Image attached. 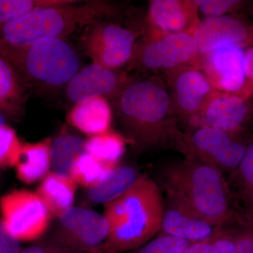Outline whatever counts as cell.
<instances>
[{"instance_id": "7402d4cb", "label": "cell", "mask_w": 253, "mask_h": 253, "mask_svg": "<svg viewBox=\"0 0 253 253\" xmlns=\"http://www.w3.org/2000/svg\"><path fill=\"white\" fill-rule=\"evenodd\" d=\"M141 176L136 168L118 165L104 180L88 188L86 196L91 202L105 206L125 194Z\"/></svg>"}, {"instance_id": "8992f818", "label": "cell", "mask_w": 253, "mask_h": 253, "mask_svg": "<svg viewBox=\"0 0 253 253\" xmlns=\"http://www.w3.org/2000/svg\"><path fill=\"white\" fill-rule=\"evenodd\" d=\"M0 219L15 239L29 242L45 234L53 218L36 192L16 189L0 197Z\"/></svg>"}, {"instance_id": "30bf717a", "label": "cell", "mask_w": 253, "mask_h": 253, "mask_svg": "<svg viewBox=\"0 0 253 253\" xmlns=\"http://www.w3.org/2000/svg\"><path fill=\"white\" fill-rule=\"evenodd\" d=\"M198 56L197 44L191 32L152 38L134 55L141 67L152 71H176L188 66Z\"/></svg>"}, {"instance_id": "d590c367", "label": "cell", "mask_w": 253, "mask_h": 253, "mask_svg": "<svg viewBox=\"0 0 253 253\" xmlns=\"http://www.w3.org/2000/svg\"><path fill=\"white\" fill-rule=\"evenodd\" d=\"M184 253H218L212 241L191 244Z\"/></svg>"}, {"instance_id": "ffe728a7", "label": "cell", "mask_w": 253, "mask_h": 253, "mask_svg": "<svg viewBox=\"0 0 253 253\" xmlns=\"http://www.w3.org/2000/svg\"><path fill=\"white\" fill-rule=\"evenodd\" d=\"M26 89L12 66L0 56V111L9 119H20L24 114Z\"/></svg>"}, {"instance_id": "d4e9b609", "label": "cell", "mask_w": 253, "mask_h": 253, "mask_svg": "<svg viewBox=\"0 0 253 253\" xmlns=\"http://www.w3.org/2000/svg\"><path fill=\"white\" fill-rule=\"evenodd\" d=\"M85 151L101 162L118 166V161L126 151V143L122 136L109 130L104 134L90 136L86 140Z\"/></svg>"}, {"instance_id": "5bb4252c", "label": "cell", "mask_w": 253, "mask_h": 253, "mask_svg": "<svg viewBox=\"0 0 253 253\" xmlns=\"http://www.w3.org/2000/svg\"><path fill=\"white\" fill-rule=\"evenodd\" d=\"M126 81L115 70L92 63L79 70L68 82L66 97L74 105L95 97H116Z\"/></svg>"}, {"instance_id": "8fae6325", "label": "cell", "mask_w": 253, "mask_h": 253, "mask_svg": "<svg viewBox=\"0 0 253 253\" xmlns=\"http://www.w3.org/2000/svg\"><path fill=\"white\" fill-rule=\"evenodd\" d=\"M202 59L201 69L216 91L248 97L252 95L245 75L243 48L224 44L203 56Z\"/></svg>"}, {"instance_id": "e0dca14e", "label": "cell", "mask_w": 253, "mask_h": 253, "mask_svg": "<svg viewBox=\"0 0 253 253\" xmlns=\"http://www.w3.org/2000/svg\"><path fill=\"white\" fill-rule=\"evenodd\" d=\"M197 13L194 1L152 0L147 18L153 29L163 36L193 31L198 23Z\"/></svg>"}, {"instance_id": "277c9868", "label": "cell", "mask_w": 253, "mask_h": 253, "mask_svg": "<svg viewBox=\"0 0 253 253\" xmlns=\"http://www.w3.org/2000/svg\"><path fill=\"white\" fill-rule=\"evenodd\" d=\"M104 1L66 0L34 10L0 27V44L18 46L51 38L63 39L75 31L113 14Z\"/></svg>"}, {"instance_id": "7a4b0ae2", "label": "cell", "mask_w": 253, "mask_h": 253, "mask_svg": "<svg viewBox=\"0 0 253 253\" xmlns=\"http://www.w3.org/2000/svg\"><path fill=\"white\" fill-rule=\"evenodd\" d=\"M164 208L158 183L143 174L122 196L105 205L109 232L100 253L130 252L147 244L161 230Z\"/></svg>"}, {"instance_id": "f1b7e54d", "label": "cell", "mask_w": 253, "mask_h": 253, "mask_svg": "<svg viewBox=\"0 0 253 253\" xmlns=\"http://www.w3.org/2000/svg\"><path fill=\"white\" fill-rule=\"evenodd\" d=\"M192 244L185 240L165 234L149 241L129 253H184Z\"/></svg>"}, {"instance_id": "e575fe53", "label": "cell", "mask_w": 253, "mask_h": 253, "mask_svg": "<svg viewBox=\"0 0 253 253\" xmlns=\"http://www.w3.org/2000/svg\"><path fill=\"white\" fill-rule=\"evenodd\" d=\"M244 71L251 94H253V46L244 49Z\"/></svg>"}, {"instance_id": "d6a6232c", "label": "cell", "mask_w": 253, "mask_h": 253, "mask_svg": "<svg viewBox=\"0 0 253 253\" xmlns=\"http://www.w3.org/2000/svg\"><path fill=\"white\" fill-rule=\"evenodd\" d=\"M21 253H82L75 250L43 241L22 249Z\"/></svg>"}, {"instance_id": "7c38bea8", "label": "cell", "mask_w": 253, "mask_h": 253, "mask_svg": "<svg viewBox=\"0 0 253 253\" xmlns=\"http://www.w3.org/2000/svg\"><path fill=\"white\" fill-rule=\"evenodd\" d=\"M250 97L236 94L215 93L199 114L191 118L195 128L208 126L234 134L244 131L252 116Z\"/></svg>"}, {"instance_id": "9a60e30c", "label": "cell", "mask_w": 253, "mask_h": 253, "mask_svg": "<svg viewBox=\"0 0 253 253\" xmlns=\"http://www.w3.org/2000/svg\"><path fill=\"white\" fill-rule=\"evenodd\" d=\"M223 231L189 208L166 197L160 234L174 236L193 244L212 241Z\"/></svg>"}, {"instance_id": "83f0119b", "label": "cell", "mask_w": 253, "mask_h": 253, "mask_svg": "<svg viewBox=\"0 0 253 253\" xmlns=\"http://www.w3.org/2000/svg\"><path fill=\"white\" fill-rule=\"evenodd\" d=\"M66 0H0V27L34 10L62 4Z\"/></svg>"}, {"instance_id": "2e32d148", "label": "cell", "mask_w": 253, "mask_h": 253, "mask_svg": "<svg viewBox=\"0 0 253 253\" xmlns=\"http://www.w3.org/2000/svg\"><path fill=\"white\" fill-rule=\"evenodd\" d=\"M172 83L173 107L184 117L199 114L216 91L203 70L194 66L176 70Z\"/></svg>"}, {"instance_id": "603a6c76", "label": "cell", "mask_w": 253, "mask_h": 253, "mask_svg": "<svg viewBox=\"0 0 253 253\" xmlns=\"http://www.w3.org/2000/svg\"><path fill=\"white\" fill-rule=\"evenodd\" d=\"M86 140L80 136L63 132L51 140L50 161L51 172L64 177L71 178L75 161L86 153ZM72 179V178H71Z\"/></svg>"}, {"instance_id": "8d00e7d4", "label": "cell", "mask_w": 253, "mask_h": 253, "mask_svg": "<svg viewBox=\"0 0 253 253\" xmlns=\"http://www.w3.org/2000/svg\"><path fill=\"white\" fill-rule=\"evenodd\" d=\"M251 46H253V26L251 27Z\"/></svg>"}, {"instance_id": "9c48e42d", "label": "cell", "mask_w": 253, "mask_h": 253, "mask_svg": "<svg viewBox=\"0 0 253 253\" xmlns=\"http://www.w3.org/2000/svg\"><path fill=\"white\" fill-rule=\"evenodd\" d=\"M136 38V33L128 28L99 21L89 26L83 49L92 63L116 70L134 57Z\"/></svg>"}, {"instance_id": "3957f363", "label": "cell", "mask_w": 253, "mask_h": 253, "mask_svg": "<svg viewBox=\"0 0 253 253\" xmlns=\"http://www.w3.org/2000/svg\"><path fill=\"white\" fill-rule=\"evenodd\" d=\"M166 197L224 229L235 217L229 184L219 169L194 160L169 163L159 172Z\"/></svg>"}, {"instance_id": "cb8c5ba5", "label": "cell", "mask_w": 253, "mask_h": 253, "mask_svg": "<svg viewBox=\"0 0 253 253\" xmlns=\"http://www.w3.org/2000/svg\"><path fill=\"white\" fill-rule=\"evenodd\" d=\"M231 178L244 219L253 227V141L248 145L244 157Z\"/></svg>"}, {"instance_id": "5b68a950", "label": "cell", "mask_w": 253, "mask_h": 253, "mask_svg": "<svg viewBox=\"0 0 253 253\" xmlns=\"http://www.w3.org/2000/svg\"><path fill=\"white\" fill-rule=\"evenodd\" d=\"M0 56L12 66L26 87L51 89L66 86L81 65L76 50L59 38L18 46L0 44Z\"/></svg>"}, {"instance_id": "44dd1931", "label": "cell", "mask_w": 253, "mask_h": 253, "mask_svg": "<svg viewBox=\"0 0 253 253\" xmlns=\"http://www.w3.org/2000/svg\"><path fill=\"white\" fill-rule=\"evenodd\" d=\"M78 184L71 178L49 172L41 181L36 192L49 210L51 217L57 219L73 207Z\"/></svg>"}, {"instance_id": "4dcf8cb0", "label": "cell", "mask_w": 253, "mask_h": 253, "mask_svg": "<svg viewBox=\"0 0 253 253\" xmlns=\"http://www.w3.org/2000/svg\"><path fill=\"white\" fill-rule=\"evenodd\" d=\"M21 243L8 232L0 219V253H21Z\"/></svg>"}, {"instance_id": "d6986e66", "label": "cell", "mask_w": 253, "mask_h": 253, "mask_svg": "<svg viewBox=\"0 0 253 253\" xmlns=\"http://www.w3.org/2000/svg\"><path fill=\"white\" fill-rule=\"evenodd\" d=\"M46 138L36 143L23 144L15 166L16 176L21 182L32 184L42 181L51 172L50 146Z\"/></svg>"}, {"instance_id": "836d02e7", "label": "cell", "mask_w": 253, "mask_h": 253, "mask_svg": "<svg viewBox=\"0 0 253 253\" xmlns=\"http://www.w3.org/2000/svg\"><path fill=\"white\" fill-rule=\"evenodd\" d=\"M218 253H239L232 234L223 231L212 240Z\"/></svg>"}, {"instance_id": "f546056e", "label": "cell", "mask_w": 253, "mask_h": 253, "mask_svg": "<svg viewBox=\"0 0 253 253\" xmlns=\"http://www.w3.org/2000/svg\"><path fill=\"white\" fill-rule=\"evenodd\" d=\"M197 12L204 18L218 17L227 15L241 7L244 1L239 0H196Z\"/></svg>"}, {"instance_id": "ba28073f", "label": "cell", "mask_w": 253, "mask_h": 253, "mask_svg": "<svg viewBox=\"0 0 253 253\" xmlns=\"http://www.w3.org/2000/svg\"><path fill=\"white\" fill-rule=\"evenodd\" d=\"M190 160L199 161L231 175L244 158L247 143L240 134H231L217 128L202 126L194 128L186 136Z\"/></svg>"}, {"instance_id": "4fadbf2b", "label": "cell", "mask_w": 253, "mask_h": 253, "mask_svg": "<svg viewBox=\"0 0 253 253\" xmlns=\"http://www.w3.org/2000/svg\"><path fill=\"white\" fill-rule=\"evenodd\" d=\"M199 56H205L224 44L241 48L251 46V30L239 18L231 15L204 18L192 31Z\"/></svg>"}, {"instance_id": "1f68e13d", "label": "cell", "mask_w": 253, "mask_h": 253, "mask_svg": "<svg viewBox=\"0 0 253 253\" xmlns=\"http://www.w3.org/2000/svg\"><path fill=\"white\" fill-rule=\"evenodd\" d=\"M239 253H253V228L248 226L244 230L232 233Z\"/></svg>"}, {"instance_id": "4316f807", "label": "cell", "mask_w": 253, "mask_h": 253, "mask_svg": "<svg viewBox=\"0 0 253 253\" xmlns=\"http://www.w3.org/2000/svg\"><path fill=\"white\" fill-rule=\"evenodd\" d=\"M8 118L0 111V168H14L23 143L7 123Z\"/></svg>"}, {"instance_id": "6da1fadb", "label": "cell", "mask_w": 253, "mask_h": 253, "mask_svg": "<svg viewBox=\"0 0 253 253\" xmlns=\"http://www.w3.org/2000/svg\"><path fill=\"white\" fill-rule=\"evenodd\" d=\"M116 97L121 126L139 149H174L189 156L186 136L178 128L172 99L161 83L126 82Z\"/></svg>"}, {"instance_id": "52a82bcc", "label": "cell", "mask_w": 253, "mask_h": 253, "mask_svg": "<svg viewBox=\"0 0 253 253\" xmlns=\"http://www.w3.org/2000/svg\"><path fill=\"white\" fill-rule=\"evenodd\" d=\"M56 219L46 242L82 253H100L109 232V222L104 214L89 208L73 206Z\"/></svg>"}, {"instance_id": "484cf974", "label": "cell", "mask_w": 253, "mask_h": 253, "mask_svg": "<svg viewBox=\"0 0 253 253\" xmlns=\"http://www.w3.org/2000/svg\"><path fill=\"white\" fill-rule=\"evenodd\" d=\"M116 166L101 162L86 152L75 161L71 178L78 185L88 189L104 180Z\"/></svg>"}, {"instance_id": "ac0fdd59", "label": "cell", "mask_w": 253, "mask_h": 253, "mask_svg": "<svg viewBox=\"0 0 253 253\" xmlns=\"http://www.w3.org/2000/svg\"><path fill=\"white\" fill-rule=\"evenodd\" d=\"M66 119L70 126L90 137L111 130L113 110L105 98H92L73 105Z\"/></svg>"}]
</instances>
